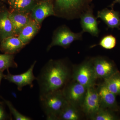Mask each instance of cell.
<instances>
[{"label": "cell", "mask_w": 120, "mask_h": 120, "mask_svg": "<svg viewBox=\"0 0 120 120\" xmlns=\"http://www.w3.org/2000/svg\"><path fill=\"white\" fill-rule=\"evenodd\" d=\"M70 77V69L65 61L50 60L37 77L39 99L50 93L63 90L69 82Z\"/></svg>", "instance_id": "cell-1"}, {"label": "cell", "mask_w": 120, "mask_h": 120, "mask_svg": "<svg viewBox=\"0 0 120 120\" xmlns=\"http://www.w3.org/2000/svg\"><path fill=\"white\" fill-rule=\"evenodd\" d=\"M57 15L69 19L78 18L91 8L92 0H55Z\"/></svg>", "instance_id": "cell-2"}, {"label": "cell", "mask_w": 120, "mask_h": 120, "mask_svg": "<svg viewBox=\"0 0 120 120\" xmlns=\"http://www.w3.org/2000/svg\"><path fill=\"white\" fill-rule=\"evenodd\" d=\"M41 107L48 120H57L67 101L62 90L51 92L39 99Z\"/></svg>", "instance_id": "cell-3"}, {"label": "cell", "mask_w": 120, "mask_h": 120, "mask_svg": "<svg viewBox=\"0 0 120 120\" xmlns=\"http://www.w3.org/2000/svg\"><path fill=\"white\" fill-rule=\"evenodd\" d=\"M83 33L82 31L79 33H75L65 26L59 27L54 32L52 42L47 47V51L56 46L67 49L73 42L80 40Z\"/></svg>", "instance_id": "cell-4"}, {"label": "cell", "mask_w": 120, "mask_h": 120, "mask_svg": "<svg viewBox=\"0 0 120 120\" xmlns=\"http://www.w3.org/2000/svg\"><path fill=\"white\" fill-rule=\"evenodd\" d=\"M73 80L87 88L94 86L96 80L92 60L87 61L78 66L74 71Z\"/></svg>", "instance_id": "cell-5"}, {"label": "cell", "mask_w": 120, "mask_h": 120, "mask_svg": "<svg viewBox=\"0 0 120 120\" xmlns=\"http://www.w3.org/2000/svg\"><path fill=\"white\" fill-rule=\"evenodd\" d=\"M86 87L77 82H69L62 90L68 102L75 107L82 106L86 91Z\"/></svg>", "instance_id": "cell-6"}, {"label": "cell", "mask_w": 120, "mask_h": 120, "mask_svg": "<svg viewBox=\"0 0 120 120\" xmlns=\"http://www.w3.org/2000/svg\"><path fill=\"white\" fill-rule=\"evenodd\" d=\"M36 62L35 61L27 71L19 75H12L10 73L9 69L7 70L8 73L7 75H4V79L16 85L17 90L19 91H21L24 87L26 86H30L32 88L33 86V81L37 79V77L35 76L33 73Z\"/></svg>", "instance_id": "cell-7"}, {"label": "cell", "mask_w": 120, "mask_h": 120, "mask_svg": "<svg viewBox=\"0 0 120 120\" xmlns=\"http://www.w3.org/2000/svg\"><path fill=\"white\" fill-rule=\"evenodd\" d=\"M31 17L40 25L46 18L50 16H56L53 1L38 2L30 13Z\"/></svg>", "instance_id": "cell-8"}, {"label": "cell", "mask_w": 120, "mask_h": 120, "mask_svg": "<svg viewBox=\"0 0 120 120\" xmlns=\"http://www.w3.org/2000/svg\"><path fill=\"white\" fill-rule=\"evenodd\" d=\"M82 106L84 112L90 116L97 112L101 108L98 90L95 89L94 86L87 88Z\"/></svg>", "instance_id": "cell-9"}, {"label": "cell", "mask_w": 120, "mask_h": 120, "mask_svg": "<svg viewBox=\"0 0 120 120\" xmlns=\"http://www.w3.org/2000/svg\"><path fill=\"white\" fill-rule=\"evenodd\" d=\"M92 64L97 79H105L116 72L112 63L103 57H97L92 60Z\"/></svg>", "instance_id": "cell-10"}, {"label": "cell", "mask_w": 120, "mask_h": 120, "mask_svg": "<svg viewBox=\"0 0 120 120\" xmlns=\"http://www.w3.org/2000/svg\"><path fill=\"white\" fill-rule=\"evenodd\" d=\"M80 18L82 31L88 32L94 37H98L99 33L98 23L97 18L93 15L92 8L84 12Z\"/></svg>", "instance_id": "cell-11"}, {"label": "cell", "mask_w": 120, "mask_h": 120, "mask_svg": "<svg viewBox=\"0 0 120 120\" xmlns=\"http://www.w3.org/2000/svg\"><path fill=\"white\" fill-rule=\"evenodd\" d=\"M14 35H15L9 9L2 6L0 8V41Z\"/></svg>", "instance_id": "cell-12"}, {"label": "cell", "mask_w": 120, "mask_h": 120, "mask_svg": "<svg viewBox=\"0 0 120 120\" xmlns=\"http://www.w3.org/2000/svg\"><path fill=\"white\" fill-rule=\"evenodd\" d=\"M0 42V50L4 53L8 54L14 55L26 45L17 35L8 37Z\"/></svg>", "instance_id": "cell-13"}, {"label": "cell", "mask_w": 120, "mask_h": 120, "mask_svg": "<svg viewBox=\"0 0 120 120\" xmlns=\"http://www.w3.org/2000/svg\"><path fill=\"white\" fill-rule=\"evenodd\" d=\"M9 12L15 34L18 35L22 29L32 19L30 14L9 9Z\"/></svg>", "instance_id": "cell-14"}, {"label": "cell", "mask_w": 120, "mask_h": 120, "mask_svg": "<svg viewBox=\"0 0 120 120\" xmlns=\"http://www.w3.org/2000/svg\"><path fill=\"white\" fill-rule=\"evenodd\" d=\"M97 17L101 19L109 28H117L120 30V14L118 11H114L113 9L105 8L98 11Z\"/></svg>", "instance_id": "cell-15"}, {"label": "cell", "mask_w": 120, "mask_h": 120, "mask_svg": "<svg viewBox=\"0 0 120 120\" xmlns=\"http://www.w3.org/2000/svg\"><path fill=\"white\" fill-rule=\"evenodd\" d=\"M41 27V25L32 19L22 29L18 37L24 45H26L37 34Z\"/></svg>", "instance_id": "cell-16"}, {"label": "cell", "mask_w": 120, "mask_h": 120, "mask_svg": "<svg viewBox=\"0 0 120 120\" xmlns=\"http://www.w3.org/2000/svg\"><path fill=\"white\" fill-rule=\"evenodd\" d=\"M101 107L112 108L116 105V95L108 90L103 84L98 90Z\"/></svg>", "instance_id": "cell-17"}, {"label": "cell", "mask_w": 120, "mask_h": 120, "mask_svg": "<svg viewBox=\"0 0 120 120\" xmlns=\"http://www.w3.org/2000/svg\"><path fill=\"white\" fill-rule=\"evenodd\" d=\"M8 3L9 10L30 13L37 2L35 0H12Z\"/></svg>", "instance_id": "cell-18"}, {"label": "cell", "mask_w": 120, "mask_h": 120, "mask_svg": "<svg viewBox=\"0 0 120 120\" xmlns=\"http://www.w3.org/2000/svg\"><path fill=\"white\" fill-rule=\"evenodd\" d=\"M103 84L109 90L115 95H120V73L116 71L105 79Z\"/></svg>", "instance_id": "cell-19"}, {"label": "cell", "mask_w": 120, "mask_h": 120, "mask_svg": "<svg viewBox=\"0 0 120 120\" xmlns=\"http://www.w3.org/2000/svg\"><path fill=\"white\" fill-rule=\"evenodd\" d=\"M79 118L77 107L68 103L61 112L57 120H78Z\"/></svg>", "instance_id": "cell-20"}, {"label": "cell", "mask_w": 120, "mask_h": 120, "mask_svg": "<svg viewBox=\"0 0 120 120\" xmlns=\"http://www.w3.org/2000/svg\"><path fill=\"white\" fill-rule=\"evenodd\" d=\"M13 54H0V71L4 72L9 68H17L18 65L15 62Z\"/></svg>", "instance_id": "cell-21"}, {"label": "cell", "mask_w": 120, "mask_h": 120, "mask_svg": "<svg viewBox=\"0 0 120 120\" xmlns=\"http://www.w3.org/2000/svg\"><path fill=\"white\" fill-rule=\"evenodd\" d=\"M116 44V38L112 35H108L102 38L99 44L94 45L92 47L99 45L105 49H111L115 47Z\"/></svg>", "instance_id": "cell-22"}, {"label": "cell", "mask_w": 120, "mask_h": 120, "mask_svg": "<svg viewBox=\"0 0 120 120\" xmlns=\"http://www.w3.org/2000/svg\"><path fill=\"white\" fill-rule=\"evenodd\" d=\"M1 98L4 102V104L7 105L10 111L11 114L13 116L14 119L16 120H31L32 119L29 117L22 114L19 112L17 109L15 108L12 103L10 101L6 100L3 98L2 97L0 96Z\"/></svg>", "instance_id": "cell-23"}, {"label": "cell", "mask_w": 120, "mask_h": 120, "mask_svg": "<svg viewBox=\"0 0 120 120\" xmlns=\"http://www.w3.org/2000/svg\"><path fill=\"white\" fill-rule=\"evenodd\" d=\"M90 118L94 120H113L115 119L112 113L102 107L97 112L91 116Z\"/></svg>", "instance_id": "cell-24"}, {"label": "cell", "mask_w": 120, "mask_h": 120, "mask_svg": "<svg viewBox=\"0 0 120 120\" xmlns=\"http://www.w3.org/2000/svg\"><path fill=\"white\" fill-rule=\"evenodd\" d=\"M4 104V102H0V120H11V116L5 110Z\"/></svg>", "instance_id": "cell-25"}, {"label": "cell", "mask_w": 120, "mask_h": 120, "mask_svg": "<svg viewBox=\"0 0 120 120\" xmlns=\"http://www.w3.org/2000/svg\"><path fill=\"white\" fill-rule=\"evenodd\" d=\"M116 3H119L120 4V0H114L112 3L111 4L110 6H109V7H110L112 9H113L114 5Z\"/></svg>", "instance_id": "cell-26"}, {"label": "cell", "mask_w": 120, "mask_h": 120, "mask_svg": "<svg viewBox=\"0 0 120 120\" xmlns=\"http://www.w3.org/2000/svg\"><path fill=\"white\" fill-rule=\"evenodd\" d=\"M4 72H2L0 71V86L1 80H2L3 79H4Z\"/></svg>", "instance_id": "cell-27"}, {"label": "cell", "mask_w": 120, "mask_h": 120, "mask_svg": "<svg viewBox=\"0 0 120 120\" xmlns=\"http://www.w3.org/2000/svg\"><path fill=\"white\" fill-rule=\"evenodd\" d=\"M35 1L38 2H41V1H52V0H35Z\"/></svg>", "instance_id": "cell-28"}, {"label": "cell", "mask_w": 120, "mask_h": 120, "mask_svg": "<svg viewBox=\"0 0 120 120\" xmlns=\"http://www.w3.org/2000/svg\"><path fill=\"white\" fill-rule=\"evenodd\" d=\"M11 0H2V1H4V2H8Z\"/></svg>", "instance_id": "cell-29"}]
</instances>
